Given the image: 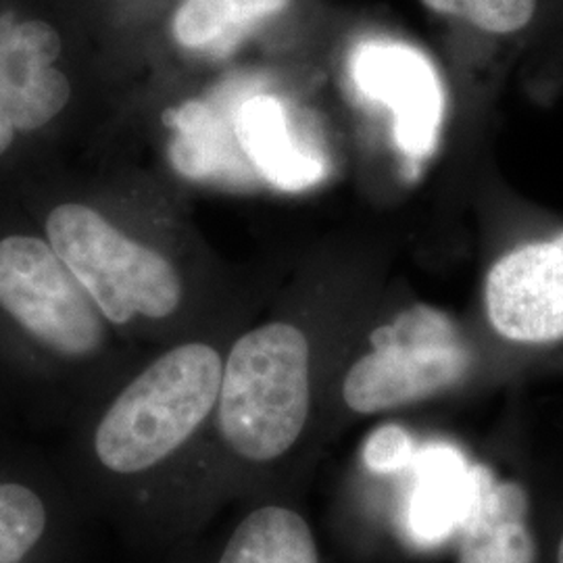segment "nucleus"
Here are the masks:
<instances>
[{
  "label": "nucleus",
  "mask_w": 563,
  "mask_h": 563,
  "mask_svg": "<svg viewBox=\"0 0 563 563\" xmlns=\"http://www.w3.org/2000/svg\"><path fill=\"white\" fill-rule=\"evenodd\" d=\"M484 307L505 341L563 342V232L505 253L486 276Z\"/></svg>",
  "instance_id": "7"
},
{
  "label": "nucleus",
  "mask_w": 563,
  "mask_h": 563,
  "mask_svg": "<svg viewBox=\"0 0 563 563\" xmlns=\"http://www.w3.org/2000/svg\"><path fill=\"white\" fill-rule=\"evenodd\" d=\"M223 360L209 342H180L86 407L57 460L92 520L128 539L155 530L163 478L216 413Z\"/></svg>",
  "instance_id": "1"
},
{
  "label": "nucleus",
  "mask_w": 563,
  "mask_h": 563,
  "mask_svg": "<svg viewBox=\"0 0 563 563\" xmlns=\"http://www.w3.org/2000/svg\"><path fill=\"white\" fill-rule=\"evenodd\" d=\"M372 351L342 384L357 413H378L430 399L460 383L472 355L457 325L437 307L413 305L372 334Z\"/></svg>",
  "instance_id": "5"
},
{
  "label": "nucleus",
  "mask_w": 563,
  "mask_h": 563,
  "mask_svg": "<svg viewBox=\"0 0 563 563\" xmlns=\"http://www.w3.org/2000/svg\"><path fill=\"white\" fill-rule=\"evenodd\" d=\"M46 234L111 328L165 322L180 309L184 286L174 263L128 239L99 211L59 205L46 220Z\"/></svg>",
  "instance_id": "3"
},
{
  "label": "nucleus",
  "mask_w": 563,
  "mask_h": 563,
  "mask_svg": "<svg viewBox=\"0 0 563 563\" xmlns=\"http://www.w3.org/2000/svg\"><path fill=\"white\" fill-rule=\"evenodd\" d=\"M63 53L55 21L0 4V118L18 132L41 130L69 102L71 84L57 67Z\"/></svg>",
  "instance_id": "8"
},
{
  "label": "nucleus",
  "mask_w": 563,
  "mask_h": 563,
  "mask_svg": "<svg viewBox=\"0 0 563 563\" xmlns=\"http://www.w3.org/2000/svg\"><path fill=\"white\" fill-rule=\"evenodd\" d=\"M290 0H180L172 15V36L192 53L223 55Z\"/></svg>",
  "instance_id": "14"
},
{
  "label": "nucleus",
  "mask_w": 563,
  "mask_h": 563,
  "mask_svg": "<svg viewBox=\"0 0 563 563\" xmlns=\"http://www.w3.org/2000/svg\"><path fill=\"white\" fill-rule=\"evenodd\" d=\"M236 139L260 174L282 190H301L320 180L322 167L305 157L290 134L280 102L257 95L236 113Z\"/></svg>",
  "instance_id": "12"
},
{
  "label": "nucleus",
  "mask_w": 563,
  "mask_h": 563,
  "mask_svg": "<svg viewBox=\"0 0 563 563\" xmlns=\"http://www.w3.org/2000/svg\"><path fill=\"white\" fill-rule=\"evenodd\" d=\"M549 563H563V523L562 528L558 530V534L553 537V543H551V560Z\"/></svg>",
  "instance_id": "18"
},
{
  "label": "nucleus",
  "mask_w": 563,
  "mask_h": 563,
  "mask_svg": "<svg viewBox=\"0 0 563 563\" xmlns=\"http://www.w3.org/2000/svg\"><path fill=\"white\" fill-rule=\"evenodd\" d=\"M474 504L457 532L460 563L539 562V537L523 484L499 481L483 463H474Z\"/></svg>",
  "instance_id": "9"
},
{
  "label": "nucleus",
  "mask_w": 563,
  "mask_h": 563,
  "mask_svg": "<svg viewBox=\"0 0 563 563\" xmlns=\"http://www.w3.org/2000/svg\"><path fill=\"white\" fill-rule=\"evenodd\" d=\"M213 563H320L309 523L282 505L251 509L232 528Z\"/></svg>",
  "instance_id": "13"
},
{
  "label": "nucleus",
  "mask_w": 563,
  "mask_h": 563,
  "mask_svg": "<svg viewBox=\"0 0 563 563\" xmlns=\"http://www.w3.org/2000/svg\"><path fill=\"white\" fill-rule=\"evenodd\" d=\"M90 520L59 460L15 446L0 455V563H78Z\"/></svg>",
  "instance_id": "6"
},
{
  "label": "nucleus",
  "mask_w": 563,
  "mask_h": 563,
  "mask_svg": "<svg viewBox=\"0 0 563 563\" xmlns=\"http://www.w3.org/2000/svg\"><path fill=\"white\" fill-rule=\"evenodd\" d=\"M9 446H11V444L0 443V455H2V453H4Z\"/></svg>",
  "instance_id": "19"
},
{
  "label": "nucleus",
  "mask_w": 563,
  "mask_h": 563,
  "mask_svg": "<svg viewBox=\"0 0 563 563\" xmlns=\"http://www.w3.org/2000/svg\"><path fill=\"white\" fill-rule=\"evenodd\" d=\"M416 484L407 505V530L422 547L441 544L460 532L474 495V463L451 444H426L418 449Z\"/></svg>",
  "instance_id": "11"
},
{
  "label": "nucleus",
  "mask_w": 563,
  "mask_h": 563,
  "mask_svg": "<svg viewBox=\"0 0 563 563\" xmlns=\"http://www.w3.org/2000/svg\"><path fill=\"white\" fill-rule=\"evenodd\" d=\"M0 313L48 360L101 362L111 323L51 242L34 236L0 241Z\"/></svg>",
  "instance_id": "4"
},
{
  "label": "nucleus",
  "mask_w": 563,
  "mask_h": 563,
  "mask_svg": "<svg viewBox=\"0 0 563 563\" xmlns=\"http://www.w3.org/2000/svg\"><path fill=\"white\" fill-rule=\"evenodd\" d=\"M418 453V444L413 443L411 434L397 426L388 423L378 428L365 443L363 460L372 472L390 474L411 465Z\"/></svg>",
  "instance_id": "16"
},
{
  "label": "nucleus",
  "mask_w": 563,
  "mask_h": 563,
  "mask_svg": "<svg viewBox=\"0 0 563 563\" xmlns=\"http://www.w3.org/2000/svg\"><path fill=\"white\" fill-rule=\"evenodd\" d=\"M541 0H422L430 11L467 21L490 36H516L539 13Z\"/></svg>",
  "instance_id": "15"
},
{
  "label": "nucleus",
  "mask_w": 563,
  "mask_h": 563,
  "mask_svg": "<svg viewBox=\"0 0 563 563\" xmlns=\"http://www.w3.org/2000/svg\"><path fill=\"white\" fill-rule=\"evenodd\" d=\"M15 132H18V130L11 125V121L0 118V157L11 148L13 139H15Z\"/></svg>",
  "instance_id": "17"
},
{
  "label": "nucleus",
  "mask_w": 563,
  "mask_h": 563,
  "mask_svg": "<svg viewBox=\"0 0 563 563\" xmlns=\"http://www.w3.org/2000/svg\"><path fill=\"white\" fill-rule=\"evenodd\" d=\"M363 88L388 92L399 123V141L409 153L422 155L434 141L439 123V81L416 51L399 44H369L357 60Z\"/></svg>",
  "instance_id": "10"
},
{
  "label": "nucleus",
  "mask_w": 563,
  "mask_h": 563,
  "mask_svg": "<svg viewBox=\"0 0 563 563\" xmlns=\"http://www.w3.org/2000/svg\"><path fill=\"white\" fill-rule=\"evenodd\" d=\"M311 405L309 342L292 323L249 330L223 360L213 413L223 453L236 463L280 460L299 441Z\"/></svg>",
  "instance_id": "2"
}]
</instances>
